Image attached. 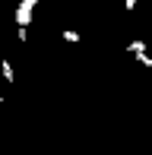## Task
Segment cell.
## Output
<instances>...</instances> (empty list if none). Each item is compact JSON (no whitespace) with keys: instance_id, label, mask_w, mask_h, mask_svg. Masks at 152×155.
<instances>
[{"instance_id":"cell-1","label":"cell","mask_w":152,"mask_h":155,"mask_svg":"<svg viewBox=\"0 0 152 155\" xmlns=\"http://www.w3.org/2000/svg\"><path fill=\"white\" fill-rule=\"evenodd\" d=\"M38 0H22V3L16 6V22L19 25H29L32 22V6H35Z\"/></svg>"},{"instance_id":"cell-2","label":"cell","mask_w":152,"mask_h":155,"mask_svg":"<svg viewBox=\"0 0 152 155\" xmlns=\"http://www.w3.org/2000/svg\"><path fill=\"white\" fill-rule=\"evenodd\" d=\"M136 60H140L143 67H149V70H152V57H149L146 51H136Z\"/></svg>"},{"instance_id":"cell-3","label":"cell","mask_w":152,"mask_h":155,"mask_svg":"<svg viewBox=\"0 0 152 155\" xmlns=\"http://www.w3.org/2000/svg\"><path fill=\"white\" fill-rule=\"evenodd\" d=\"M3 79L13 82V67H10V60H6V57H3Z\"/></svg>"},{"instance_id":"cell-4","label":"cell","mask_w":152,"mask_h":155,"mask_svg":"<svg viewBox=\"0 0 152 155\" xmlns=\"http://www.w3.org/2000/svg\"><path fill=\"white\" fill-rule=\"evenodd\" d=\"M130 51H133V54H136V51H146V45H143V41H130V45H127V54H130Z\"/></svg>"},{"instance_id":"cell-5","label":"cell","mask_w":152,"mask_h":155,"mask_svg":"<svg viewBox=\"0 0 152 155\" xmlns=\"http://www.w3.org/2000/svg\"><path fill=\"white\" fill-rule=\"evenodd\" d=\"M136 6V0H124V10H133Z\"/></svg>"},{"instance_id":"cell-6","label":"cell","mask_w":152,"mask_h":155,"mask_svg":"<svg viewBox=\"0 0 152 155\" xmlns=\"http://www.w3.org/2000/svg\"><path fill=\"white\" fill-rule=\"evenodd\" d=\"M0 104H3V95H0Z\"/></svg>"}]
</instances>
